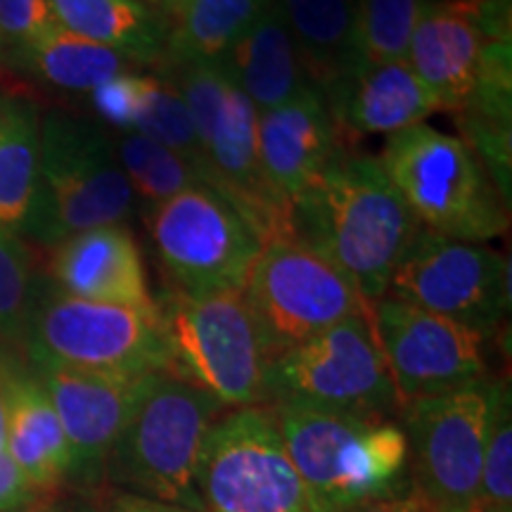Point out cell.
<instances>
[{
    "instance_id": "18",
    "label": "cell",
    "mask_w": 512,
    "mask_h": 512,
    "mask_svg": "<svg viewBox=\"0 0 512 512\" xmlns=\"http://www.w3.org/2000/svg\"><path fill=\"white\" fill-rule=\"evenodd\" d=\"M259 162L268 185L287 207L297 200L342 147L335 121L316 86L275 110L259 112Z\"/></svg>"
},
{
    "instance_id": "4",
    "label": "cell",
    "mask_w": 512,
    "mask_h": 512,
    "mask_svg": "<svg viewBox=\"0 0 512 512\" xmlns=\"http://www.w3.org/2000/svg\"><path fill=\"white\" fill-rule=\"evenodd\" d=\"M223 411L202 389L169 373H152L107 458L105 482L124 494L202 512L197 460Z\"/></svg>"
},
{
    "instance_id": "8",
    "label": "cell",
    "mask_w": 512,
    "mask_h": 512,
    "mask_svg": "<svg viewBox=\"0 0 512 512\" xmlns=\"http://www.w3.org/2000/svg\"><path fill=\"white\" fill-rule=\"evenodd\" d=\"M266 406H302L354 418L401 413L370 311L306 339L266 368Z\"/></svg>"
},
{
    "instance_id": "36",
    "label": "cell",
    "mask_w": 512,
    "mask_h": 512,
    "mask_svg": "<svg viewBox=\"0 0 512 512\" xmlns=\"http://www.w3.org/2000/svg\"><path fill=\"white\" fill-rule=\"evenodd\" d=\"M105 508L107 512H192L188 508H181V505L159 503V501H152V498L124 494V491L112 494L110 503H107Z\"/></svg>"
},
{
    "instance_id": "32",
    "label": "cell",
    "mask_w": 512,
    "mask_h": 512,
    "mask_svg": "<svg viewBox=\"0 0 512 512\" xmlns=\"http://www.w3.org/2000/svg\"><path fill=\"white\" fill-rule=\"evenodd\" d=\"M57 27L50 0H0V31L10 46H24Z\"/></svg>"
},
{
    "instance_id": "17",
    "label": "cell",
    "mask_w": 512,
    "mask_h": 512,
    "mask_svg": "<svg viewBox=\"0 0 512 512\" xmlns=\"http://www.w3.org/2000/svg\"><path fill=\"white\" fill-rule=\"evenodd\" d=\"M320 93L347 147L370 136L389 138L441 112L406 62L349 64Z\"/></svg>"
},
{
    "instance_id": "21",
    "label": "cell",
    "mask_w": 512,
    "mask_h": 512,
    "mask_svg": "<svg viewBox=\"0 0 512 512\" xmlns=\"http://www.w3.org/2000/svg\"><path fill=\"white\" fill-rule=\"evenodd\" d=\"M219 64L256 112L275 110L311 86L278 0Z\"/></svg>"
},
{
    "instance_id": "5",
    "label": "cell",
    "mask_w": 512,
    "mask_h": 512,
    "mask_svg": "<svg viewBox=\"0 0 512 512\" xmlns=\"http://www.w3.org/2000/svg\"><path fill=\"white\" fill-rule=\"evenodd\" d=\"M136 207L105 126L64 112L41 117L38 185L24 226L31 238L57 247L83 230L128 221Z\"/></svg>"
},
{
    "instance_id": "1",
    "label": "cell",
    "mask_w": 512,
    "mask_h": 512,
    "mask_svg": "<svg viewBox=\"0 0 512 512\" xmlns=\"http://www.w3.org/2000/svg\"><path fill=\"white\" fill-rule=\"evenodd\" d=\"M420 223L380 159L342 147L290 204V235L335 264L370 304L387 294Z\"/></svg>"
},
{
    "instance_id": "3",
    "label": "cell",
    "mask_w": 512,
    "mask_h": 512,
    "mask_svg": "<svg viewBox=\"0 0 512 512\" xmlns=\"http://www.w3.org/2000/svg\"><path fill=\"white\" fill-rule=\"evenodd\" d=\"M377 159L420 228L484 245L508 233L510 202L460 136L418 124L389 136Z\"/></svg>"
},
{
    "instance_id": "29",
    "label": "cell",
    "mask_w": 512,
    "mask_h": 512,
    "mask_svg": "<svg viewBox=\"0 0 512 512\" xmlns=\"http://www.w3.org/2000/svg\"><path fill=\"white\" fill-rule=\"evenodd\" d=\"M430 3L432 0H358L349 64L406 62L415 27Z\"/></svg>"
},
{
    "instance_id": "40",
    "label": "cell",
    "mask_w": 512,
    "mask_h": 512,
    "mask_svg": "<svg viewBox=\"0 0 512 512\" xmlns=\"http://www.w3.org/2000/svg\"><path fill=\"white\" fill-rule=\"evenodd\" d=\"M434 512H456V510H434Z\"/></svg>"
},
{
    "instance_id": "22",
    "label": "cell",
    "mask_w": 512,
    "mask_h": 512,
    "mask_svg": "<svg viewBox=\"0 0 512 512\" xmlns=\"http://www.w3.org/2000/svg\"><path fill=\"white\" fill-rule=\"evenodd\" d=\"M5 451L41 496L69 482L67 437L34 370L22 368L12 380Z\"/></svg>"
},
{
    "instance_id": "26",
    "label": "cell",
    "mask_w": 512,
    "mask_h": 512,
    "mask_svg": "<svg viewBox=\"0 0 512 512\" xmlns=\"http://www.w3.org/2000/svg\"><path fill=\"white\" fill-rule=\"evenodd\" d=\"M306 79L323 91L347 69L358 0H278Z\"/></svg>"
},
{
    "instance_id": "2",
    "label": "cell",
    "mask_w": 512,
    "mask_h": 512,
    "mask_svg": "<svg viewBox=\"0 0 512 512\" xmlns=\"http://www.w3.org/2000/svg\"><path fill=\"white\" fill-rule=\"evenodd\" d=\"M271 408L316 512H339L411 489L408 439L399 422Z\"/></svg>"
},
{
    "instance_id": "12",
    "label": "cell",
    "mask_w": 512,
    "mask_h": 512,
    "mask_svg": "<svg viewBox=\"0 0 512 512\" xmlns=\"http://www.w3.org/2000/svg\"><path fill=\"white\" fill-rule=\"evenodd\" d=\"M152 247L176 292L204 297L245 287L264 238L209 185H192L145 214Z\"/></svg>"
},
{
    "instance_id": "24",
    "label": "cell",
    "mask_w": 512,
    "mask_h": 512,
    "mask_svg": "<svg viewBox=\"0 0 512 512\" xmlns=\"http://www.w3.org/2000/svg\"><path fill=\"white\" fill-rule=\"evenodd\" d=\"M271 5L273 0H188L169 19L164 69L219 64Z\"/></svg>"
},
{
    "instance_id": "35",
    "label": "cell",
    "mask_w": 512,
    "mask_h": 512,
    "mask_svg": "<svg viewBox=\"0 0 512 512\" xmlns=\"http://www.w3.org/2000/svg\"><path fill=\"white\" fill-rule=\"evenodd\" d=\"M339 512H434V508L411 486V489L403 491L399 496L361 503V505H354V508L339 510Z\"/></svg>"
},
{
    "instance_id": "23",
    "label": "cell",
    "mask_w": 512,
    "mask_h": 512,
    "mask_svg": "<svg viewBox=\"0 0 512 512\" xmlns=\"http://www.w3.org/2000/svg\"><path fill=\"white\" fill-rule=\"evenodd\" d=\"M50 5L69 34L117 50L150 72L164 69L171 22L143 0H50Z\"/></svg>"
},
{
    "instance_id": "10",
    "label": "cell",
    "mask_w": 512,
    "mask_h": 512,
    "mask_svg": "<svg viewBox=\"0 0 512 512\" xmlns=\"http://www.w3.org/2000/svg\"><path fill=\"white\" fill-rule=\"evenodd\" d=\"M242 297L264 337L268 363L332 325L370 311V302L347 275L292 235L264 240Z\"/></svg>"
},
{
    "instance_id": "11",
    "label": "cell",
    "mask_w": 512,
    "mask_h": 512,
    "mask_svg": "<svg viewBox=\"0 0 512 512\" xmlns=\"http://www.w3.org/2000/svg\"><path fill=\"white\" fill-rule=\"evenodd\" d=\"M31 363L110 375L166 373L169 344L157 309L88 302L57 290L36 302L24 344Z\"/></svg>"
},
{
    "instance_id": "20",
    "label": "cell",
    "mask_w": 512,
    "mask_h": 512,
    "mask_svg": "<svg viewBox=\"0 0 512 512\" xmlns=\"http://www.w3.org/2000/svg\"><path fill=\"white\" fill-rule=\"evenodd\" d=\"M484 38L463 0H432L415 27L406 64L446 112H460L477 86Z\"/></svg>"
},
{
    "instance_id": "16",
    "label": "cell",
    "mask_w": 512,
    "mask_h": 512,
    "mask_svg": "<svg viewBox=\"0 0 512 512\" xmlns=\"http://www.w3.org/2000/svg\"><path fill=\"white\" fill-rule=\"evenodd\" d=\"M69 446V482L95 489L105 482V465L150 375H110L34 363Z\"/></svg>"
},
{
    "instance_id": "6",
    "label": "cell",
    "mask_w": 512,
    "mask_h": 512,
    "mask_svg": "<svg viewBox=\"0 0 512 512\" xmlns=\"http://www.w3.org/2000/svg\"><path fill=\"white\" fill-rule=\"evenodd\" d=\"M157 306L169 344L166 373L223 408L266 406V344L242 290L204 297L174 290Z\"/></svg>"
},
{
    "instance_id": "15",
    "label": "cell",
    "mask_w": 512,
    "mask_h": 512,
    "mask_svg": "<svg viewBox=\"0 0 512 512\" xmlns=\"http://www.w3.org/2000/svg\"><path fill=\"white\" fill-rule=\"evenodd\" d=\"M370 323L401 408L486 380L484 337L467 325L389 294L370 304Z\"/></svg>"
},
{
    "instance_id": "14",
    "label": "cell",
    "mask_w": 512,
    "mask_h": 512,
    "mask_svg": "<svg viewBox=\"0 0 512 512\" xmlns=\"http://www.w3.org/2000/svg\"><path fill=\"white\" fill-rule=\"evenodd\" d=\"M387 294L456 320L486 339L510 309V259L484 242L453 240L420 228Z\"/></svg>"
},
{
    "instance_id": "7",
    "label": "cell",
    "mask_w": 512,
    "mask_h": 512,
    "mask_svg": "<svg viewBox=\"0 0 512 512\" xmlns=\"http://www.w3.org/2000/svg\"><path fill=\"white\" fill-rule=\"evenodd\" d=\"M188 105L209 188L219 190L254 223L261 238L290 235V207L268 185L259 162V112L221 64L169 67Z\"/></svg>"
},
{
    "instance_id": "9",
    "label": "cell",
    "mask_w": 512,
    "mask_h": 512,
    "mask_svg": "<svg viewBox=\"0 0 512 512\" xmlns=\"http://www.w3.org/2000/svg\"><path fill=\"white\" fill-rule=\"evenodd\" d=\"M195 489L202 512H316L271 406L219 415L204 437Z\"/></svg>"
},
{
    "instance_id": "25",
    "label": "cell",
    "mask_w": 512,
    "mask_h": 512,
    "mask_svg": "<svg viewBox=\"0 0 512 512\" xmlns=\"http://www.w3.org/2000/svg\"><path fill=\"white\" fill-rule=\"evenodd\" d=\"M41 114L24 95H0V228L19 233L29 221L38 185Z\"/></svg>"
},
{
    "instance_id": "39",
    "label": "cell",
    "mask_w": 512,
    "mask_h": 512,
    "mask_svg": "<svg viewBox=\"0 0 512 512\" xmlns=\"http://www.w3.org/2000/svg\"><path fill=\"white\" fill-rule=\"evenodd\" d=\"M8 46H10V43H8V38H5V36H3V31H0V53H3V50L8 48Z\"/></svg>"
},
{
    "instance_id": "27",
    "label": "cell",
    "mask_w": 512,
    "mask_h": 512,
    "mask_svg": "<svg viewBox=\"0 0 512 512\" xmlns=\"http://www.w3.org/2000/svg\"><path fill=\"white\" fill-rule=\"evenodd\" d=\"M15 48L31 72L50 86L74 93H93L114 76L143 69L117 50L69 34L62 27Z\"/></svg>"
},
{
    "instance_id": "19",
    "label": "cell",
    "mask_w": 512,
    "mask_h": 512,
    "mask_svg": "<svg viewBox=\"0 0 512 512\" xmlns=\"http://www.w3.org/2000/svg\"><path fill=\"white\" fill-rule=\"evenodd\" d=\"M53 249L50 275L60 292L88 302L157 309L138 240L124 223L83 230Z\"/></svg>"
},
{
    "instance_id": "37",
    "label": "cell",
    "mask_w": 512,
    "mask_h": 512,
    "mask_svg": "<svg viewBox=\"0 0 512 512\" xmlns=\"http://www.w3.org/2000/svg\"><path fill=\"white\" fill-rule=\"evenodd\" d=\"M143 3H147V5H150V8L159 10V12H162V15H166V17L171 19L178 10L183 8L185 3H188V0H143Z\"/></svg>"
},
{
    "instance_id": "28",
    "label": "cell",
    "mask_w": 512,
    "mask_h": 512,
    "mask_svg": "<svg viewBox=\"0 0 512 512\" xmlns=\"http://www.w3.org/2000/svg\"><path fill=\"white\" fill-rule=\"evenodd\" d=\"M114 150L136 204L145 214L192 185H204L197 169H192L181 155L140 133H119L114 138Z\"/></svg>"
},
{
    "instance_id": "33",
    "label": "cell",
    "mask_w": 512,
    "mask_h": 512,
    "mask_svg": "<svg viewBox=\"0 0 512 512\" xmlns=\"http://www.w3.org/2000/svg\"><path fill=\"white\" fill-rule=\"evenodd\" d=\"M38 491L15 465L10 453L0 451V512H22L38 501Z\"/></svg>"
},
{
    "instance_id": "38",
    "label": "cell",
    "mask_w": 512,
    "mask_h": 512,
    "mask_svg": "<svg viewBox=\"0 0 512 512\" xmlns=\"http://www.w3.org/2000/svg\"><path fill=\"white\" fill-rule=\"evenodd\" d=\"M53 512H107V508L105 505L76 501V503H64V505H60V508H55Z\"/></svg>"
},
{
    "instance_id": "34",
    "label": "cell",
    "mask_w": 512,
    "mask_h": 512,
    "mask_svg": "<svg viewBox=\"0 0 512 512\" xmlns=\"http://www.w3.org/2000/svg\"><path fill=\"white\" fill-rule=\"evenodd\" d=\"M24 363L8 344H0V451L5 448V427H8V401L12 380H15Z\"/></svg>"
},
{
    "instance_id": "13",
    "label": "cell",
    "mask_w": 512,
    "mask_h": 512,
    "mask_svg": "<svg viewBox=\"0 0 512 512\" xmlns=\"http://www.w3.org/2000/svg\"><path fill=\"white\" fill-rule=\"evenodd\" d=\"M491 384L479 380L401 408L411 486L434 510L477 512Z\"/></svg>"
},
{
    "instance_id": "30",
    "label": "cell",
    "mask_w": 512,
    "mask_h": 512,
    "mask_svg": "<svg viewBox=\"0 0 512 512\" xmlns=\"http://www.w3.org/2000/svg\"><path fill=\"white\" fill-rule=\"evenodd\" d=\"M34 302L31 256L17 233L0 228V342L24 349Z\"/></svg>"
},
{
    "instance_id": "31",
    "label": "cell",
    "mask_w": 512,
    "mask_h": 512,
    "mask_svg": "<svg viewBox=\"0 0 512 512\" xmlns=\"http://www.w3.org/2000/svg\"><path fill=\"white\" fill-rule=\"evenodd\" d=\"M477 512H512V413L508 384H491V415L486 432Z\"/></svg>"
}]
</instances>
